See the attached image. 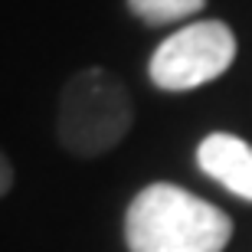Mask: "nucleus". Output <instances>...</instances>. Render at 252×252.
Listing matches in <instances>:
<instances>
[{
	"mask_svg": "<svg viewBox=\"0 0 252 252\" xmlns=\"http://www.w3.org/2000/svg\"><path fill=\"white\" fill-rule=\"evenodd\" d=\"M10 187H13V164H10V158L0 151V196H7Z\"/></svg>",
	"mask_w": 252,
	"mask_h": 252,
	"instance_id": "obj_6",
	"label": "nucleus"
},
{
	"mask_svg": "<svg viewBox=\"0 0 252 252\" xmlns=\"http://www.w3.org/2000/svg\"><path fill=\"white\" fill-rule=\"evenodd\" d=\"M134 102L125 82L102 65L69 75L59 92L56 138L72 158H102L128 138Z\"/></svg>",
	"mask_w": 252,
	"mask_h": 252,
	"instance_id": "obj_2",
	"label": "nucleus"
},
{
	"mask_svg": "<svg viewBox=\"0 0 252 252\" xmlns=\"http://www.w3.org/2000/svg\"><path fill=\"white\" fill-rule=\"evenodd\" d=\"M233 220L177 184H148L128 203V252H223Z\"/></svg>",
	"mask_w": 252,
	"mask_h": 252,
	"instance_id": "obj_1",
	"label": "nucleus"
},
{
	"mask_svg": "<svg viewBox=\"0 0 252 252\" xmlns=\"http://www.w3.org/2000/svg\"><path fill=\"white\" fill-rule=\"evenodd\" d=\"M196 164L206 177L223 184L229 193L252 203V144L226 131H213L200 141Z\"/></svg>",
	"mask_w": 252,
	"mask_h": 252,
	"instance_id": "obj_4",
	"label": "nucleus"
},
{
	"mask_svg": "<svg viewBox=\"0 0 252 252\" xmlns=\"http://www.w3.org/2000/svg\"><path fill=\"white\" fill-rule=\"evenodd\" d=\"M236 59V33L223 20H196L170 33L148 63L151 82L164 92H190L213 82Z\"/></svg>",
	"mask_w": 252,
	"mask_h": 252,
	"instance_id": "obj_3",
	"label": "nucleus"
},
{
	"mask_svg": "<svg viewBox=\"0 0 252 252\" xmlns=\"http://www.w3.org/2000/svg\"><path fill=\"white\" fill-rule=\"evenodd\" d=\"M206 0H128V10L148 27H170L180 20L196 17Z\"/></svg>",
	"mask_w": 252,
	"mask_h": 252,
	"instance_id": "obj_5",
	"label": "nucleus"
}]
</instances>
